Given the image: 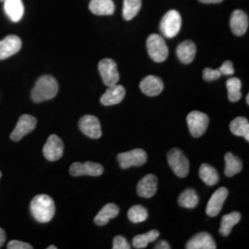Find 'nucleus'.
<instances>
[{
    "mask_svg": "<svg viewBox=\"0 0 249 249\" xmlns=\"http://www.w3.org/2000/svg\"><path fill=\"white\" fill-rule=\"evenodd\" d=\"M30 211L38 223H49L55 213L53 198L45 194L35 196L30 205Z\"/></svg>",
    "mask_w": 249,
    "mask_h": 249,
    "instance_id": "1",
    "label": "nucleus"
},
{
    "mask_svg": "<svg viewBox=\"0 0 249 249\" xmlns=\"http://www.w3.org/2000/svg\"><path fill=\"white\" fill-rule=\"evenodd\" d=\"M57 92L58 83L56 80L50 75H44L36 81L31 95L33 101L39 104L55 97Z\"/></svg>",
    "mask_w": 249,
    "mask_h": 249,
    "instance_id": "2",
    "label": "nucleus"
},
{
    "mask_svg": "<svg viewBox=\"0 0 249 249\" xmlns=\"http://www.w3.org/2000/svg\"><path fill=\"white\" fill-rule=\"evenodd\" d=\"M147 49L151 59L155 62H163L168 57V47L164 39L158 35H151L148 37Z\"/></svg>",
    "mask_w": 249,
    "mask_h": 249,
    "instance_id": "3",
    "label": "nucleus"
},
{
    "mask_svg": "<svg viewBox=\"0 0 249 249\" xmlns=\"http://www.w3.org/2000/svg\"><path fill=\"white\" fill-rule=\"evenodd\" d=\"M182 25L181 15L178 10L168 11L160 20V30L166 38H174L178 36Z\"/></svg>",
    "mask_w": 249,
    "mask_h": 249,
    "instance_id": "4",
    "label": "nucleus"
},
{
    "mask_svg": "<svg viewBox=\"0 0 249 249\" xmlns=\"http://www.w3.org/2000/svg\"><path fill=\"white\" fill-rule=\"evenodd\" d=\"M167 160L169 166L175 172L178 178L187 177L189 172V161L185 153L178 148L170 150L167 153Z\"/></svg>",
    "mask_w": 249,
    "mask_h": 249,
    "instance_id": "5",
    "label": "nucleus"
},
{
    "mask_svg": "<svg viewBox=\"0 0 249 249\" xmlns=\"http://www.w3.org/2000/svg\"><path fill=\"white\" fill-rule=\"evenodd\" d=\"M187 125L190 134L194 138H199L204 135L209 125V116L199 111H192L187 117Z\"/></svg>",
    "mask_w": 249,
    "mask_h": 249,
    "instance_id": "6",
    "label": "nucleus"
},
{
    "mask_svg": "<svg viewBox=\"0 0 249 249\" xmlns=\"http://www.w3.org/2000/svg\"><path fill=\"white\" fill-rule=\"evenodd\" d=\"M147 153L142 149H135L117 155V160L122 169H127L132 166H142L147 161Z\"/></svg>",
    "mask_w": 249,
    "mask_h": 249,
    "instance_id": "7",
    "label": "nucleus"
},
{
    "mask_svg": "<svg viewBox=\"0 0 249 249\" xmlns=\"http://www.w3.org/2000/svg\"><path fill=\"white\" fill-rule=\"evenodd\" d=\"M98 70L105 85H107L108 87L117 84V82L119 81L120 76L117 71V66L113 59L111 58L102 59L99 62Z\"/></svg>",
    "mask_w": 249,
    "mask_h": 249,
    "instance_id": "8",
    "label": "nucleus"
},
{
    "mask_svg": "<svg viewBox=\"0 0 249 249\" xmlns=\"http://www.w3.org/2000/svg\"><path fill=\"white\" fill-rule=\"evenodd\" d=\"M37 124V119L31 115H22L18 118V123L16 124L14 130L10 134V139L13 142H18L27 134L31 133Z\"/></svg>",
    "mask_w": 249,
    "mask_h": 249,
    "instance_id": "9",
    "label": "nucleus"
},
{
    "mask_svg": "<svg viewBox=\"0 0 249 249\" xmlns=\"http://www.w3.org/2000/svg\"><path fill=\"white\" fill-rule=\"evenodd\" d=\"M43 153L46 160L50 161L59 160L64 153L62 140L55 134L50 135L43 148Z\"/></svg>",
    "mask_w": 249,
    "mask_h": 249,
    "instance_id": "10",
    "label": "nucleus"
},
{
    "mask_svg": "<svg viewBox=\"0 0 249 249\" xmlns=\"http://www.w3.org/2000/svg\"><path fill=\"white\" fill-rule=\"evenodd\" d=\"M70 173L72 177H99L104 173V167L100 163L93 161H86L84 163L77 161L72 163Z\"/></svg>",
    "mask_w": 249,
    "mask_h": 249,
    "instance_id": "11",
    "label": "nucleus"
},
{
    "mask_svg": "<svg viewBox=\"0 0 249 249\" xmlns=\"http://www.w3.org/2000/svg\"><path fill=\"white\" fill-rule=\"evenodd\" d=\"M80 131L93 140L100 139L102 136L101 124L96 116L87 115L81 117L79 122Z\"/></svg>",
    "mask_w": 249,
    "mask_h": 249,
    "instance_id": "12",
    "label": "nucleus"
},
{
    "mask_svg": "<svg viewBox=\"0 0 249 249\" xmlns=\"http://www.w3.org/2000/svg\"><path fill=\"white\" fill-rule=\"evenodd\" d=\"M229 194V191L226 187H220L218 188L213 196H211L207 208H206V213L211 217H215L221 213L224 201L226 200Z\"/></svg>",
    "mask_w": 249,
    "mask_h": 249,
    "instance_id": "13",
    "label": "nucleus"
},
{
    "mask_svg": "<svg viewBox=\"0 0 249 249\" xmlns=\"http://www.w3.org/2000/svg\"><path fill=\"white\" fill-rule=\"evenodd\" d=\"M22 45L20 38L17 36H6L0 41V60L7 59L18 53Z\"/></svg>",
    "mask_w": 249,
    "mask_h": 249,
    "instance_id": "14",
    "label": "nucleus"
},
{
    "mask_svg": "<svg viewBox=\"0 0 249 249\" xmlns=\"http://www.w3.org/2000/svg\"><path fill=\"white\" fill-rule=\"evenodd\" d=\"M125 95V89L122 85L115 84L113 86H109L107 91L101 97V104L110 107L120 104Z\"/></svg>",
    "mask_w": 249,
    "mask_h": 249,
    "instance_id": "15",
    "label": "nucleus"
},
{
    "mask_svg": "<svg viewBox=\"0 0 249 249\" xmlns=\"http://www.w3.org/2000/svg\"><path fill=\"white\" fill-rule=\"evenodd\" d=\"M186 249H217V246L213 237L209 232L201 231L196 233V235H194L187 242Z\"/></svg>",
    "mask_w": 249,
    "mask_h": 249,
    "instance_id": "16",
    "label": "nucleus"
},
{
    "mask_svg": "<svg viewBox=\"0 0 249 249\" xmlns=\"http://www.w3.org/2000/svg\"><path fill=\"white\" fill-rule=\"evenodd\" d=\"M231 32L237 36H244L249 29V17L240 9L234 10L230 18Z\"/></svg>",
    "mask_w": 249,
    "mask_h": 249,
    "instance_id": "17",
    "label": "nucleus"
},
{
    "mask_svg": "<svg viewBox=\"0 0 249 249\" xmlns=\"http://www.w3.org/2000/svg\"><path fill=\"white\" fill-rule=\"evenodd\" d=\"M140 88L145 95L153 97V96L159 95L162 91L163 82L160 78L150 75L142 80L140 84Z\"/></svg>",
    "mask_w": 249,
    "mask_h": 249,
    "instance_id": "18",
    "label": "nucleus"
},
{
    "mask_svg": "<svg viewBox=\"0 0 249 249\" xmlns=\"http://www.w3.org/2000/svg\"><path fill=\"white\" fill-rule=\"evenodd\" d=\"M158 187V179L154 175H147L139 182L137 191L138 194L145 198L154 196Z\"/></svg>",
    "mask_w": 249,
    "mask_h": 249,
    "instance_id": "19",
    "label": "nucleus"
},
{
    "mask_svg": "<svg viewBox=\"0 0 249 249\" xmlns=\"http://www.w3.org/2000/svg\"><path fill=\"white\" fill-rule=\"evenodd\" d=\"M4 9L7 16L13 22L19 21L24 14V5L22 0H5Z\"/></svg>",
    "mask_w": 249,
    "mask_h": 249,
    "instance_id": "20",
    "label": "nucleus"
},
{
    "mask_svg": "<svg viewBox=\"0 0 249 249\" xmlns=\"http://www.w3.org/2000/svg\"><path fill=\"white\" fill-rule=\"evenodd\" d=\"M90 12L98 16L112 15L115 12V3L113 0H91L89 2Z\"/></svg>",
    "mask_w": 249,
    "mask_h": 249,
    "instance_id": "21",
    "label": "nucleus"
},
{
    "mask_svg": "<svg viewBox=\"0 0 249 249\" xmlns=\"http://www.w3.org/2000/svg\"><path fill=\"white\" fill-rule=\"evenodd\" d=\"M196 45L192 41H185L178 45L177 54L179 60L184 64L192 62L196 55Z\"/></svg>",
    "mask_w": 249,
    "mask_h": 249,
    "instance_id": "22",
    "label": "nucleus"
},
{
    "mask_svg": "<svg viewBox=\"0 0 249 249\" xmlns=\"http://www.w3.org/2000/svg\"><path fill=\"white\" fill-rule=\"evenodd\" d=\"M118 214H119L118 206L114 203H108L95 216L94 223L99 226L106 225L109 223L111 219L116 218Z\"/></svg>",
    "mask_w": 249,
    "mask_h": 249,
    "instance_id": "23",
    "label": "nucleus"
},
{
    "mask_svg": "<svg viewBox=\"0 0 249 249\" xmlns=\"http://www.w3.org/2000/svg\"><path fill=\"white\" fill-rule=\"evenodd\" d=\"M231 133L238 137H243L247 142H249V123L246 117L238 116L234 118L230 124Z\"/></svg>",
    "mask_w": 249,
    "mask_h": 249,
    "instance_id": "24",
    "label": "nucleus"
},
{
    "mask_svg": "<svg viewBox=\"0 0 249 249\" xmlns=\"http://www.w3.org/2000/svg\"><path fill=\"white\" fill-rule=\"evenodd\" d=\"M225 160V169H224V174L226 177L231 178L236 174H239L242 168H243V163L242 160L233 155L231 152H228L225 154L224 157Z\"/></svg>",
    "mask_w": 249,
    "mask_h": 249,
    "instance_id": "25",
    "label": "nucleus"
},
{
    "mask_svg": "<svg viewBox=\"0 0 249 249\" xmlns=\"http://www.w3.org/2000/svg\"><path fill=\"white\" fill-rule=\"evenodd\" d=\"M199 178L209 187H213L219 182V175L217 170L208 163H203L199 167Z\"/></svg>",
    "mask_w": 249,
    "mask_h": 249,
    "instance_id": "26",
    "label": "nucleus"
},
{
    "mask_svg": "<svg viewBox=\"0 0 249 249\" xmlns=\"http://www.w3.org/2000/svg\"><path fill=\"white\" fill-rule=\"evenodd\" d=\"M241 219V214L237 212H233L231 213L226 214L222 218L220 233L223 236H228L231 233L232 227L239 223Z\"/></svg>",
    "mask_w": 249,
    "mask_h": 249,
    "instance_id": "27",
    "label": "nucleus"
},
{
    "mask_svg": "<svg viewBox=\"0 0 249 249\" xmlns=\"http://www.w3.org/2000/svg\"><path fill=\"white\" fill-rule=\"evenodd\" d=\"M198 201L199 197L192 188H187L178 197V204L186 209H194L198 204Z\"/></svg>",
    "mask_w": 249,
    "mask_h": 249,
    "instance_id": "28",
    "label": "nucleus"
},
{
    "mask_svg": "<svg viewBox=\"0 0 249 249\" xmlns=\"http://www.w3.org/2000/svg\"><path fill=\"white\" fill-rule=\"evenodd\" d=\"M159 235H160V233L157 230H151V231H148L147 233L136 235L132 241L133 247L135 249H145L148 246V244L157 240Z\"/></svg>",
    "mask_w": 249,
    "mask_h": 249,
    "instance_id": "29",
    "label": "nucleus"
},
{
    "mask_svg": "<svg viewBox=\"0 0 249 249\" xmlns=\"http://www.w3.org/2000/svg\"><path fill=\"white\" fill-rule=\"evenodd\" d=\"M226 87L228 91V99L231 103L238 102L242 97V82L237 78H231L226 81Z\"/></svg>",
    "mask_w": 249,
    "mask_h": 249,
    "instance_id": "30",
    "label": "nucleus"
},
{
    "mask_svg": "<svg viewBox=\"0 0 249 249\" xmlns=\"http://www.w3.org/2000/svg\"><path fill=\"white\" fill-rule=\"evenodd\" d=\"M142 8V0H124L123 17L125 20H131L137 16Z\"/></svg>",
    "mask_w": 249,
    "mask_h": 249,
    "instance_id": "31",
    "label": "nucleus"
},
{
    "mask_svg": "<svg viewBox=\"0 0 249 249\" xmlns=\"http://www.w3.org/2000/svg\"><path fill=\"white\" fill-rule=\"evenodd\" d=\"M148 211L141 205H135L131 207L127 213V217L131 223H139L145 222L148 219Z\"/></svg>",
    "mask_w": 249,
    "mask_h": 249,
    "instance_id": "32",
    "label": "nucleus"
},
{
    "mask_svg": "<svg viewBox=\"0 0 249 249\" xmlns=\"http://www.w3.org/2000/svg\"><path fill=\"white\" fill-rule=\"evenodd\" d=\"M222 76L219 70H213L210 68H206L203 71V79L206 81H213L218 80Z\"/></svg>",
    "mask_w": 249,
    "mask_h": 249,
    "instance_id": "33",
    "label": "nucleus"
},
{
    "mask_svg": "<svg viewBox=\"0 0 249 249\" xmlns=\"http://www.w3.org/2000/svg\"><path fill=\"white\" fill-rule=\"evenodd\" d=\"M113 249H130L131 247L129 246L128 242L124 238V236L117 235L115 237L113 242Z\"/></svg>",
    "mask_w": 249,
    "mask_h": 249,
    "instance_id": "34",
    "label": "nucleus"
},
{
    "mask_svg": "<svg viewBox=\"0 0 249 249\" xmlns=\"http://www.w3.org/2000/svg\"><path fill=\"white\" fill-rule=\"evenodd\" d=\"M8 249H33L34 248L28 244L21 241L12 240L9 242L7 246Z\"/></svg>",
    "mask_w": 249,
    "mask_h": 249,
    "instance_id": "35",
    "label": "nucleus"
},
{
    "mask_svg": "<svg viewBox=\"0 0 249 249\" xmlns=\"http://www.w3.org/2000/svg\"><path fill=\"white\" fill-rule=\"evenodd\" d=\"M222 75L225 76H231L234 73V70L232 67V63L230 60H226L223 63V65L220 67V69H218Z\"/></svg>",
    "mask_w": 249,
    "mask_h": 249,
    "instance_id": "36",
    "label": "nucleus"
},
{
    "mask_svg": "<svg viewBox=\"0 0 249 249\" xmlns=\"http://www.w3.org/2000/svg\"><path fill=\"white\" fill-rule=\"evenodd\" d=\"M154 249H171V247H170L169 244L166 242V241L164 240H160L155 245V247H154Z\"/></svg>",
    "mask_w": 249,
    "mask_h": 249,
    "instance_id": "37",
    "label": "nucleus"
},
{
    "mask_svg": "<svg viewBox=\"0 0 249 249\" xmlns=\"http://www.w3.org/2000/svg\"><path fill=\"white\" fill-rule=\"evenodd\" d=\"M5 242H6V232L4 231V229L0 228V249L3 247Z\"/></svg>",
    "mask_w": 249,
    "mask_h": 249,
    "instance_id": "38",
    "label": "nucleus"
},
{
    "mask_svg": "<svg viewBox=\"0 0 249 249\" xmlns=\"http://www.w3.org/2000/svg\"><path fill=\"white\" fill-rule=\"evenodd\" d=\"M201 3L204 4H217V3H221L223 0H198Z\"/></svg>",
    "mask_w": 249,
    "mask_h": 249,
    "instance_id": "39",
    "label": "nucleus"
},
{
    "mask_svg": "<svg viewBox=\"0 0 249 249\" xmlns=\"http://www.w3.org/2000/svg\"><path fill=\"white\" fill-rule=\"evenodd\" d=\"M57 248L56 247H54V246H50V247H48L47 249H56Z\"/></svg>",
    "mask_w": 249,
    "mask_h": 249,
    "instance_id": "40",
    "label": "nucleus"
},
{
    "mask_svg": "<svg viewBox=\"0 0 249 249\" xmlns=\"http://www.w3.org/2000/svg\"><path fill=\"white\" fill-rule=\"evenodd\" d=\"M247 104H248V105H249V94H248V95H247Z\"/></svg>",
    "mask_w": 249,
    "mask_h": 249,
    "instance_id": "41",
    "label": "nucleus"
},
{
    "mask_svg": "<svg viewBox=\"0 0 249 249\" xmlns=\"http://www.w3.org/2000/svg\"><path fill=\"white\" fill-rule=\"evenodd\" d=\"M1 177H2V173L0 172V178H1Z\"/></svg>",
    "mask_w": 249,
    "mask_h": 249,
    "instance_id": "42",
    "label": "nucleus"
},
{
    "mask_svg": "<svg viewBox=\"0 0 249 249\" xmlns=\"http://www.w3.org/2000/svg\"><path fill=\"white\" fill-rule=\"evenodd\" d=\"M0 1H2V2H4V1H5V0H0Z\"/></svg>",
    "mask_w": 249,
    "mask_h": 249,
    "instance_id": "43",
    "label": "nucleus"
}]
</instances>
